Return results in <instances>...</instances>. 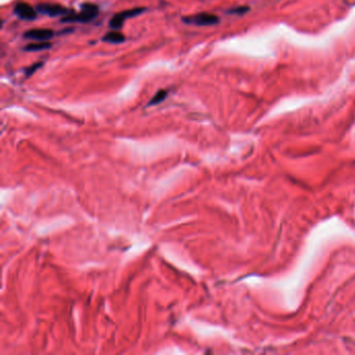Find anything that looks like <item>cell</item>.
Instances as JSON below:
<instances>
[{"mask_svg": "<svg viewBox=\"0 0 355 355\" xmlns=\"http://www.w3.org/2000/svg\"><path fill=\"white\" fill-rule=\"evenodd\" d=\"M16 15L22 20L32 21L37 18V10H34L32 5L25 2H19L14 9Z\"/></svg>", "mask_w": 355, "mask_h": 355, "instance_id": "5", "label": "cell"}, {"mask_svg": "<svg viewBox=\"0 0 355 355\" xmlns=\"http://www.w3.org/2000/svg\"><path fill=\"white\" fill-rule=\"evenodd\" d=\"M167 95H168V92H167V91H165V90L158 91V92L155 94V95H154L153 97H152V99L149 101L148 105H149V106H150V105L152 106V105H156V104H158V103L163 102V101L166 99Z\"/></svg>", "mask_w": 355, "mask_h": 355, "instance_id": "9", "label": "cell"}, {"mask_svg": "<svg viewBox=\"0 0 355 355\" xmlns=\"http://www.w3.org/2000/svg\"><path fill=\"white\" fill-rule=\"evenodd\" d=\"M51 47V44L48 42H39V43H31L24 47V50L28 52H38L42 50H46Z\"/></svg>", "mask_w": 355, "mask_h": 355, "instance_id": "8", "label": "cell"}, {"mask_svg": "<svg viewBox=\"0 0 355 355\" xmlns=\"http://www.w3.org/2000/svg\"><path fill=\"white\" fill-rule=\"evenodd\" d=\"M183 21L186 24L196 25V26H212L219 23V17L209 13H200L196 15L187 16L183 18Z\"/></svg>", "mask_w": 355, "mask_h": 355, "instance_id": "2", "label": "cell"}, {"mask_svg": "<svg viewBox=\"0 0 355 355\" xmlns=\"http://www.w3.org/2000/svg\"><path fill=\"white\" fill-rule=\"evenodd\" d=\"M35 10L43 14V15H46L49 17L66 16L70 13V11L67 8L56 3H41L37 6V9Z\"/></svg>", "mask_w": 355, "mask_h": 355, "instance_id": "4", "label": "cell"}, {"mask_svg": "<svg viewBox=\"0 0 355 355\" xmlns=\"http://www.w3.org/2000/svg\"><path fill=\"white\" fill-rule=\"evenodd\" d=\"M145 11V9L143 8H135V9H130L127 11H123L120 12L116 15L113 16V18L110 21V27L113 28L115 31H118L123 26V23L124 21L129 19V18H134L135 16H139L140 14H142Z\"/></svg>", "mask_w": 355, "mask_h": 355, "instance_id": "3", "label": "cell"}, {"mask_svg": "<svg viewBox=\"0 0 355 355\" xmlns=\"http://www.w3.org/2000/svg\"><path fill=\"white\" fill-rule=\"evenodd\" d=\"M43 66V64L42 63H35V64H34V65H32V66H30V67H28V68H26V70H25V75L27 76V77H30V76H32L34 73H35V72H37L41 67Z\"/></svg>", "mask_w": 355, "mask_h": 355, "instance_id": "10", "label": "cell"}, {"mask_svg": "<svg viewBox=\"0 0 355 355\" xmlns=\"http://www.w3.org/2000/svg\"><path fill=\"white\" fill-rule=\"evenodd\" d=\"M247 10H246L245 8H237V9H235L233 11H229L228 13H231V14H241V13H244Z\"/></svg>", "mask_w": 355, "mask_h": 355, "instance_id": "11", "label": "cell"}, {"mask_svg": "<svg viewBox=\"0 0 355 355\" xmlns=\"http://www.w3.org/2000/svg\"><path fill=\"white\" fill-rule=\"evenodd\" d=\"M102 40L107 43H112V44H120V43L125 41V37L121 33L115 31L105 34Z\"/></svg>", "mask_w": 355, "mask_h": 355, "instance_id": "7", "label": "cell"}, {"mask_svg": "<svg viewBox=\"0 0 355 355\" xmlns=\"http://www.w3.org/2000/svg\"><path fill=\"white\" fill-rule=\"evenodd\" d=\"M99 14V9L96 4L93 3H84L82 5V10L79 13H73L70 12L68 15L64 16L62 19L63 22H68V23H73V22H79V23H88L93 19H95Z\"/></svg>", "mask_w": 355, "mask_h": 355, "instance_id": "1", "label": "cell"}, {"mask_svg": "<svg viewBox=\"0 0 355 355\" xmlns=\"http://www.w3.org/2000/svg\"><path fill=\"white\" fill-rule=\"evenodd\" d=\"M54 33L51 30H47V28H35V30H31L24 34V38L38 41V42H47L51 38H53Z\"/></svg>", "mask_w": 355, "mask_h": 355, "instance_id": "6", "label": "cell"}]
</instances>
